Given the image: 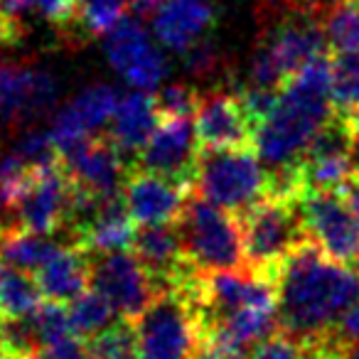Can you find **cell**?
<instances>
[{
  "label": "cell",
  "instance_id": "15",
  "mask_svg": "<svg viewBox=\"0 0 359 359\" xmlns=\"http://www.w3.org/2000/svg\"><path fill=\"white\" fill-rule=\"evenodd\" d=\"M190 185L177 180L163 177V175L148 172V170H133L123 182L121 197L126 210L133 217L135 224H177L190 200Z\"/></svg>",
  "mask_w": 359,
  "mask_h": 359
},
{
  "label": "cell",
  "instance_id": "30",
  "mask_svg": "<svg viewBox=\"0 0 359 359\" xmlns=\"http://www.w3.org/2000/svg\"><path fill=\"white\" fill-rule=\"evenodd\" d=\"M332 99L342 111L359 106V55H337L332 60Z\"/></svg>",
  "mask_w": 359,
  "mask_h": 359
},
{
  "label": "cell",
  "instance_id": "46",
  "mask_svg": "<svg viewBox=\"0 0 359 359\" xmlns=\"http://www.w3.org/2000/svg\"><path fill=\"white\" fill-rule=\"evenodd\" d=\"M6 269H8V266H6V261H3V259H0V276H3V273H6Z\"/></svg>",
  "mask_w": 359,
  "mask_h": 359
},
{
  "label": "cell",
  "instance_id": "16",
  "mask_svg": "<svg viewBox=\"0 0 359 359\" xmlns=\"http://www.w3.org/2000/svg\"><path fill=\"white\" fill-rule=\"evenodd\" d=\"M215 25L217 11L212 0H160L150 13V30L155 40L180 57L210 40Z\"/></svg>",
  "mask_w": 359,
  "mask_h": 359
},
{
  "label": "cell",
  "instance_id": "35",
  "mask_svg": "<svg viewBox=\"0 0 359 359\" xmlns=\"http://www.w3.org/2000/svg\"><path fill=\"white\" fill-rule=\"evenodd\" d=\"M323 342L334 344V347L344 349V352H347V347H352L354 342H359V300L344 310L342 318H339L337 325L332 327V332H330Z\"/></svg>",
  "mask_w": 359,
  "mask_h": 359
},
{
  "label": "cell",
  "instance_id": "36",
  "mask_svg": "<svg viewBox=\"0 0 359 359\" xmlns=\"http://www.w3.org/2000/svg\"><path fill=\"white\" fill-rule=\"evenodd\" d=\"M182 60H185L187 69H190L192 74H197V76L212 74V72L217 69V65H219V55H217L215 45H212L210 40L200 42V45H195L190 52H185V55H182Z\"/></svg>",
  "mask_w": 359,
  "mask_h": 359
},
{
  "label": "cell",
  "instance_id": "28",
  "mask_svg": "<svg viewBox=\"0 0 359 359\" xmlns=\"http://www.w3.org/2000/svg\"><path fill=\"white\" fill-rule=\"evenodd\" d=\"M89 347L94 359H138L135 330L128 320H118L109 330L91 337Z\"/></svg>",
  "mask_w": 359,
  "mask_h": 359
},
{
  "label": "cell",
  "instance_id": "22",
  "mask_svg": "<svg viewBox=\"0 0 359 359\" xmlns=\"http://www.w3.org/2000/svg\"><path fill=\"white\" fill-rule=\"evenodd\" d=\"M135 222L126 210L123 197L104 200L89 224L81 226L76 241L89 254H111V251H126L133 246L135 239Z\"/></svg>",
  "mask_w": 359,
  "mask_h": 359
},
{
  "label": "cell",
  "instance_id": "10",
  "mask_svg": "<svg viewBox=\"0 0 359 359\" xmlns=\"http://www.w3.org/2000/svg\"><path fill=\"white\" fill-rule=\"evenodd\" d=\"M91 256V288L99 290L123 320L133 323L158 295V285L135 254L111 251Z\"/></svg>",
  "mask_w": 359,
  "mask_h": 359
},
{
  "label": "cell",
  "instance_id": "20",
  "mask_svg": "<svg viewBox=\"0 0 359 359\" xmlns=\"http://www.w3.org/2000/svg\"><path fill=\"white\" fill-rule=\"evenodd\" d=\"M160 118L163 114H160L158 96H153L150 91L133 89L121 96L116 106V114L109 123V140L121 150L123 158L135 160L150 140L153 130L158 128Z\"/></svg>",
  "mask_w": 359,
  "mask_h": 359
},
{
  "label": "cell",
  "instance_id": "3",
  "mask_svg": "<svg viewBox=\"0 0 359 359\" xmlns=\"http://www.w3.org/2000/svg\"><path fill=\"white\" fill-rule=\"evenodd\" d=\"M185 259L195 273L239 269L246 261L241 217L207 202L190 197L177 219Z\"/></svg>",
  "mask_w": 359,
  "mask_h": 359
},
{
  "label": "cell",
  "instance_id": "29",
  "mask_svg": "<svg viewBox=\"0 0 359 359\" xmlns=\"http://www.w3.org/2000/svg\"><path fill=\"white\" fill-rule=\"evenodd\" d=\"M128 8L130 0H79V22L86 35H109Z\"/></svg>",
  "mask_w": 359,
  "mask_h": 359
},
{
  "label": "cell",
  "instance_id": "40",
  "mask_svg": "<svg viewBox=\"0 0 359 359\" xmlns=\"http://www.w3.org/2000/svg\"><path fill=\"white\" fill-rule=\"evenodd\" d=\"M344 121H347V126H349L352 133H359V106L352 111H344Z\"/></svg>",
  "mask_w": 359,
  "mask_h": 359
},
{
  "label": "cell",
  "instance_id": "5",
  "mask_svg": "<svg viewBox=\"0 0 359 359\" xmlns=\"http://www.w3.org/2000/svg\"><path fill=\"white\" fill-rule=\"evenodd\" d=\"M138 359H195L202 325L185 288L158 290L153 303L133 320Z\"/></svg>",
  "mask_w": 359,
  "mask_h": 359
},
{
  "label": "cell",
  "instance_id": "4",
  "mask_svg": "<svg viewBox=\"0 0 359 359\" xmlns=\"http://www.w3.org/2000/svg\"><path fill=\"white\" fill-rule=\"evenodd\" d=\"M192 182L200 197L241 217L271 192V170L249 148L202 150Z\"/></svg>",
  "mask_w": 359,
  "mask_h": 359
},
{
  "label": "cell",
  "instance_id": "47",
  "mask_svg": "<svg viewBox=\"0 0 359 359\" xmlns=\"http://www.w3.org/2000/svg\"><path fill=\"white\" fill-rule=\"evenodd\" d=\"M354 271H357V276H359V256L354 259Z\"/></svg>",
  "mask_w": 359,
  "mask_h": 359
},
{
  "label": "cell",
  "instance_id": "41",
  "mask_svg": "<svg viewBox=\"0 0 359 359\" xmlns=\"http://www.w3.org/2000/svg\"><path fill=\"white\" fill-rule=\"evenodd\" d=\"M349 158H352L354 172L359 175V133H352V148H349Z\"/></svg>",
  "mask_w": 359,
  "mask_h": 359
},
{
  "label": "cell",
  "instance_id": "11",
  "mask_svg": "<svg viewBox=\"0 0 359 359\" xmlns=\"http://www.w3.org/2000/svg\"><path fill=\"white\" fill-rule=\"evenodd\" d=\"M60 101L55 74L40 67L0 65V128L35 126Z\"/></svg>",
  "mask_w": 359,
  "mask_h": 359
},
{
  "label": "cell",
  "instance_id": "7",
  "mask_svg": "<svg viewBox=\"0 0 359 359\" xmlns=\"http://www.w3.org/2000/svg\"><path fill=\"white\" fill-rule=\"evenodd\" d=\"M327 45L325 27L313 18H285L276 22L256 47L249 65V84L283 89L313 57L325 55Z\"/></svg>",
  "mask_w": 359,
  "mask_h": 359
},
{
  "label": "cell",
  "instance_id": "27",
  "mask_svg": "<svg viewBox=\"0 0 359 359\" xmlns=\"http://www.w3.org/2000/svg\"><path fill=\"white\" fill-rule=\"evenodd\" d=\"M35 170L15 150L0 158V212H13L35 177Z\"/></svg>",
  "mask_w": 359,
  "mask_h": 359
},
{
  "label": "cell",
  "instance_id": "26",
  "mask_svg": "<svg viewBox=\"0 0 359 359\" xmlns=\"http://www.w3.org/2000/svg\"><path fill=\"white\" fill-rule=\"evenodd\" d=\"M327 42L337 55H359V3L327 11L323 22Z\"/></svg>",
  "mask_w": 359,
  "mask_h": 359
},
{
  "label": "cell",
  "instance_id": "39",
  "mask_svg": "<svg viewBox=\"0 0 359 359\" xmlns=\"http://www.w3.org/2000/svg\"><path fill=\"white\" fill-rule=\"evenodd\" d=\"M344 197H347V202H349V207H352V212L357 215V219H359V175L352 180L347 185V190L342 192Z\"/></svg>",
  "mask_w": 359,
  "mask_h": 359
},
{
  "label": "cell",
  "instance_id": "8",
  "mask_svg": "<svg viewBox=\"0 0 359 359\" xmlns=\"http://www.w3.org/2000/svg\"><path fill=\"white\" fill-rule=\"evenodd\" d=\"M104 55L111 69L130 89L153 94L170 74L165 47L138 18H123L109 35H104Z\"/></svg>",
  "mask_w": 359,
  "mask_h": 359
},
{
  "label": "cell",
  "instance_id": "19",
  "mask_svg": "<svg viewBox=\"0 0 359 359\" xmlns=\"http://www.w3.org/2000/svg\"><path fill=\"white\" fill-rule=\"evenodd\" d=\"M133 254L148 269L158 290L180 288L195 271L190 269L182 249V236L177 224H153L135 231Z\"/></svg>",
  "mask_w": 359,
  "mask_h": 359
},
{
  "label": "cell",
  "instance_id": "17",
  "mask_svg": "<svg viewBox=\"0 0 359 359\" xmlns=\"http://www.w3.org/2000/svg\"><path fill=\"white\" fill-rule=\"evenodd\" d=\"M62 165L74 185L84 187L101 200L118 197L128 177L126 158L121 155V150L109 138L101 140L96 135L67 150L62 155Z\"/></svg>",
  "mask_w": 359,
  "mask_h": 359
},
{
  "label": "cell",
  "instance_id": "42",
  "mask_svg": "<svg viewBox=\"0 0 359 359\" xmlns=\"http://www.w3.org/2000/svg\"><path fill=\"white\" fill-rule=\"evenodd\" d=\"M347 3H357V0H320V6H325L327 11H332L337 6H347Z\"/></svg>",
  "mask_w": 359,
  "mask_h": 359
},
{
  "label": "cell",
  "instance_id": "25",
  "mask_svg": "<svg viewBox=\"0 0 359 359\" xmlns=\"http://www.w3.org/2000/svg\"><path fill=\"white\" fill-rule=\"evenodd\" d=\"M67 310H69L72 327L86 339L96 337V334H101L104 330H109L111 325L123 320L116 313L114 305L94 288H86L84 293L76 295L72 303H67Z\"/></svg>",
  "mask_w": 359,
  "mask_h": 359
},
{
  "label": "cell",
  "instance_id": "32",
  "mask_svg": "<svg viewBox=\"0 0 359 359\" xmlns=\"http://www.w3.org/2000/svg\"><path fill=\"white\" fill-rule=\"evenodd\" d=\"M200 94L187 84H170L158 94V106L163 116H195Z\"/></svg>",
  "mask_w": 359,
  "mask_h": 359
},
{
  "label": "cell",
  "instance_id": "24",
  "mask_svg": "<svg viewBox=\"0 0 359 359\" xmlns=\"http://www.w3.org/2000/svg\"><path fill=\"white\" fill-rule=\"evenodd\" d=\"M42 298L45 295L32 273L8 266L6 273L0 276V318L3 320L30 318L42 305Z\"/></svg>",
  "mask_w": 359,
  "mask_h": 359
},
{
  "label": "cell",
  "instance_id": "14",
  "mask_svg": "<svg viewBox=\"0 0 359 359\" xmlns=\"http://www.w3.org/2000/svg\"><path fill=\"white\" fill-rule=\"evenodd\" d=\"M118 101L121 94L116 86L91 84L81 89L69 104L62 106L50 123V133L60 148V155L94 138L101 128H109Z\"/></svg>",
  "mask_w": 359,
  "mask_h": 359
},
{
  "label": "cell",
  "instance_id": "34",
  "mask_svg": "<svg viewBox=\"0 0 359 359\" xmlns=\"http://www.w3.org/2000/svg\"><path fill=\"white\" fill-rule=\"evenodd\" d=\"M195 359H251L244 344L217 332H202V342Z\"/></svg>",
  "mask_w": 359,
  "mask_h": 359
},
{
  "label": "cell",
  "instance_id": "21",
  "mask_svg": "<svg viewBox=\"0 0 359 359\" xmlns=\"http://www.w3.org/2000/svg\"><path fill=\"white\" fill-rule=\"evenodd\" d=\"M45 300L72 303L91 285V256L79 244L60 246L35 273Z\"/></svg>",
  "mask_w": 359,
  "mask_h": 359
},
{
  "label": "cell",
  "instance_id": "31",
  "mask_svg": "<svg viewBox=\"0 0 359 359\" xmlns=\"http://www.w3.org/2000/svg\"><path fill=\"white\" fill-rule=\"evenodd\" d=\"M251 359H310V344L290 337L288 332L271 334L254 344Z\"/></svg>",
  "mask_w": 359,
  "mask_h": 359
},
{
  "label": "cell",
  "instance_id": "45",
  "mask_svg": "<svg viewBox=\"0 0 359 359\" xmlns=\"http://www.w3.org/2000/svg\"><path fill=\"white\" fill-rule=\"evenodd\" d=\"M18 359H42L40 354H25V357H18Z\"/></svg>",
  "mask_w": 359,
  "mask_h": 359
},
{
  "label": "cell",
  "instance_id": "12",
  "mask_svg": "<svg viewBox=\"0 0 359 359\" xmlns=\"http://www.w3.org/2000/svg\"><path fill=\"white\" fill-rule=\"evenodd\" d=\"M200 153L195 116H163L135 163L140 170L192 185Z\"/></svg>",
  "mask_w": 359,
  "mask_h": 359
},
{
  "label": "cell",
  "instance_id": "38",
  "mask_svg": "<svg viewBox=\"0 0 359 359\" xmlns=\"http://www.w3.org/2000/svg\"><path fill=\"white\" fill-rule=\"evenodd\" d=\"M15 37H18L15 18H11L3 8H0V45H6V42L15 40Z\"/></svg>",
  "mask_w": 359,
  "mask_h": 359
},
{
  "label": "cell",
  "instance_id": "2",
  "mask_svg": "<svg viewBox=\"0 0 359 359\" xmlns=\"http://www.w3.org/2000/svg\"><path fill=\"white\" fill-rule=\"evenodd\" d=\"M332 60L318 55L278 91L271 114L254 128V150L271 172L298 168L310 143L334 118Z\"/></svg>",
  "mask_w": 359,
  "mask_h": 359
},
{
  "label": "cell",
  "instance_id": "18",
  "mask_svg": "<svg viewBox=\"0 0 359 359\" xmlns=\"http://www.w3.org/2000/svg\"><path fill=\"white\" fill-rule=\"evenodd\" d=\"M195 128L202 150L249 148L254 143V126H251L239 96L224 94V91L200 94L195 111Z\"/></svg>",
  "mask_w": 359,
  "mask_h": 359
},
{
  "label": "cell",
  "instance_id": "44",
  "mask_svg": "<svg viewBox=\"0 0 359 359\" xmlns=\"http://www.w3.org/2000/svg\"><path fill=\"white\" fill-rule=\"evenodd\" d=\"M0 359H6L3 357V318H0Z\"/></svg>",
  "mask_w": 359,
  "mask_h": 359
},
{
  "label": "cell",
  "instance_id": "37",
  "mask_svg": "<svg viewBox=\"0 0 359 359\" xmlns=\"http://www.w3.org/2000/svg\"><path fill=\"white\" fill-rule=\"evenodd\" d=\"M310 359H344V349L334 347V344H327V342L310 344Z\"/></svg>",
  "mask_w": 359,
  "mask_h": 359
},
{
  "label": "cell",
  "instance_id": "33",
  "mask_svg": "<svg viewBox=\"0 0 359 359\" xmlns=\"http://www.w3.org/2000/svg\"><path fill=\"white\" fill-rule=\"evenodd\" d=\"M278 91L280 89H264V86L246 84L244 89L236 94L254 128L271 114V109L276 106V99H278Z\"/></svg>",
  "mask_w": 359,
  "mask_h": 359
},
{
  "label": "cell",
  "instance_id": "48",
  "mask_svg": "<svg viewBox=\"0 0 359 359\" xmlns=\"http://www.w3.org/2000/svg\"><path fill=\"white\" fill-rule=\"evenodd\" d=\"M3 229H6V226H3V224H0V234H3Z\"/></svg>",
  "mask_w": 359,
  "mask_h": 359
},
{
  "label": "cell",
  "instance_id": "6",
  "mask_svg": "<svg viewBox=\"0 0 359 359\" xmlns=\"http://www.w3.org/2000/svg\"><path fill=\"white\" fill-rule=\"evenodd\" d=\"M244 251L249 269L273 280L278 266L308 241L293 197L269 192L241 215Z\"/></svg>",
  "mask_w": 359,
  "mask_h": 359
},
{
  "label": "cell",
  "instance_id": "43",
  "mask_svg": "<svg viewBox=\"0 0 359 359\" xmlns=\"http://www.w3.org/2000/svg\"><path fill=\"white\" fill-rule=\"evenodd\" d=\"M344 359H359V342H354L352 347H347V352H344Z\"/></svg>",
  "mask_w": 359,
  "mask_h": 359
},
{
  "label": "cell",
  "instance_id": "9",
  "mask_svg": "<svg viewBox=\"0 0 359 359\" xmlns=\"http://www.w3.org/2000/svg\"><path fill=\"white\" fill-rule=\"evenodd\" d=\"M303 229L330 259L349 264L359 256V219L342 192L300 190L293 195Z\"/></svg>",
  "mask_w": 359,
  "mask_h": 359
},
{
  "label": "cell",
  "instance_id": "23",
  "mask_svg": "<svg viewBox=\"0 0 359 359\" xmlns=\"http://www.w3.org/2000/svg\"><path fill=\"white\" fill-rule=\"evenodd\" d=\"M60 246V241H55L47 234H35V231L8 226L0 234V259L6 261V266H11V269L35 276Z\"/></svg>",
  "mask_w": 359,
  "mask_h": 359
},
{
  "label": "cell",
  "instance_id": "13",
  "mask_svg": "<svg viewBox=\"0 0 359 359\" xmlns=\"http://www.w3.org/2000/svg\"><path fill=\"white\" fill-rule=\"evenodd\" d=\"M72 180L65 165H45L35 170V177L27 185L25 195L13 207L11 217L18 229L35 231V234H57L67 226L69 217Z\"/></svg>",
  "mask_w": 359,
  "mask_h": 359
},
{
  "label": "cell",
  "instance_id": "1",
  "mask_svg": "<svg viewBox=\"0 0 359 359\" xmlns=\"http://www.w3.org/2000/svg\"><path fill=\"white\" fill-rule=\"evenodd\" d=\"M278 323L305 344H320L342 313L359 300V276L330 259L318 244H300L273 273Z\"/></svg>",
  "mask_w": 359,
  "mask_h": 359
}]
</instances>
